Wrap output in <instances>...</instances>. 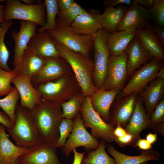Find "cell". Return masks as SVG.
Listing matches in <instances>:
<instances>
[{"mask_svg":"<svg viewBox=\"0 0 164 164\" xmlns=\"http://www.w3.org/2000/svg\"><path fill=\"white\" fill-rule=\"evenodd\" d=\"M80 110L84 125L86 128L91 129V134L93 137L107 143L114 141L113 132L115 128L104 121L95 111L89 97H85Z\"/></svg>","mask_w":164,"mask_h":164,"instance_id":"obj_6","label":"cell"},{"mask_svg":"<svg viewBox=\"0 0 164 164\" xmlns=\"http://www.w3.org/2000/svg\"><path fill=\"white\" fill-rule=\"evenodd\" d=\"M60 56L46 58L44 66L41 71L31 80L34 87L49 81L55 80L64 73L65 67Z\"/></svg>","mask_w":164,"mask_h":164,"instance_id":"obj_24","label":"cell"},{"mask_svg":"<svg viewBox=\"0 0 164 164\" xmlns=\"http://www.w3.org/2000/svg\"><path fill=\"white\" fill-rule=\"evenodd\" d=\"M82 103L77 97H73L67 101L60 104L62 118L72 119L80 110Z\"/></svg>","mask_w":164,"mask_h":164,"instance_id":"obj_34","label":"cell"},{"mask_svg":"<svg viewBox=\"0 0 164 164\" xmlns=\"http://www.w3.org/2000/svg\"><path fill=\"white\" fill-rule=\"evenodd\" d=\"M139 93L140 97L144 103L145 109L150 116L162 98L164 93V80L156 78L145 89Z\"/></svg>","mask_w":164,"mask_h":164,"instance_id":"obj_25","label":"cell"},{"mask_svg":"<svg viewBox=\"0 0 164 164\" xmlns=\"http://www.w3.org/2000/svg\"><path fill=\"white\" fill-rule=\"evenodd\" d=\"M27 49L45 59L60 56L55 41L46 31L36 32L30 40Z\"/></svg>","mask_w":164,"mask_h":164,"instance_id":"obj_12","label":"cell"},{"mask_svg":"<svg viewBox=\"0 0 164 164\" xmlns=\"http://www.w3.org/2000/svg\"><path fill=\"white\" fill-rule=\"evenodd\" d=\"M85 11L84 8L75 2L67 10L62 12H59L57 15L58 19L70 25L78 16Z\"/></svg>","mask_w":164,"mask_h":164,"instance_id":"obj_36","label":"cell"},{"mask_svg":"<svg viewBox=\"0 0 164 164\" xmlns=\"http://www.w3.org/2000/svg\"><path fill=\"white\" fill-rule=\"evenodd\" d=\"M150 116L146 112L140 97L137 96L134 110L125 130L136 139L143 130L151 128Z\"/></svg>","mask_w":164,"mask_h":164,"instance_id":"obj_20","label":"cell"},{"mask_svg":"<svg viewBox=\"0 0 164 164\" xmlns=\"http://www.w3.org/2000/svg\"><path fill=\"white\" fill-rule=\"evenodd\" d=\"M150 19L155 25L164 27V0H155L153 6L149 10Z\"/></svg>","mask_w":164,"mask_h":164,"instance_id":"obj_38","label":"cell"},{"mask_svg":"<svg viewBox=\"0 0 164 164\" xmlns=\"http://www.w3.org/2000/svg\"><path fill=\"white\" fill-rule=\"evenodd\" d=\"M55 43L60 56L71 67L84 94L86 97H89L97 90L92 82L91 74L94 70V64L82 54Z\"/></svg>","mask_w":164,"mask_h":164,"instance_id":"obj_2","label":"cell"},{"mask_svg":"<svg viewBox=\"0 0 164 164\" xmlns=\"http://www.w3.org/2000/svg\"><path fill=\"white\" fill-rule=\"evenodd\" d=\"M136 36L142 46L152 57L164 61L163 46L153 31L149 23L145 29L136 30Z\"/></svg>","mask_w":164,"mask_h":164,"instance_id":"obj_23","label":"cell"},{"mask_svg":"<svg viewBox=\"0 0 164 164\" xmlns=\"http://www.w3.org/2000/svg\"><path fill=\"white\" fill-rule=\"evenodd\" d=\"M107 151L115 160L116 164H140L144 162L160 159V152L152 149L141 151L137 156H131L123 154L117 150L112 145H108Z\"/></svg>","mask_w":164,"mask_h":164,"instance_id":"obj_27","label":"cell"},{"mask_svg":"<svg viewBox=\"0 0 164 164\" xmlns=\"http://www.w3.org/2000/svg\"><path fill=\"white\" fill-rule=\"evenodd\" d=\"M55 143L43 142L28 149L18 158L19 164H62L56 153Z\"/></svg>","mask_w":164,"mask_h":164,"instance_id":"obj_10","label":"cell"},{"mask_svg":"<svg viewBox=\"0 0 164 164\" xmlns=\"http://www.w3.org/2000/svg\"><path fill=\"white\" fill-rule=\"evenodd\" d=\"M152 145L146 139H142L139 138L136 141L134 146L138 147L139 149L146 150L152 149Z\"/></svg>","mask_w":164,"mask_h":164,"instance_id":"obj_45","label":"cell"},{"mask_svg":"<svg viewBox=\"0 0 164 164\" xmlns=\"http://www.w3.org/2000/svg\"><path fill=\"white\" fill-rule=\"evenodd\" d=\"M127 133L122 127L120 125L118 124L115 128L113 134L114 137L119 138L123 136Z\"/></svg>","mask_w":164,"mask_h":164,"instance_id":"obj_48","label":"cell"},{"mask_svg":"<svg viewBox=\"0 0 164 164\" xmlns=\"http://www.w3.org/2000/svg\"><path fill=\"white\" fill-rule=\"evenodd\" d=\"M127 56L110 55L108 73L103 88L105 90L122 89L127 76Z\"/></svg>","mask_w":164,"mask_h":164,"instance_id":"obj_11","label":"cell"},{"mask_svg":"<svg viewBox=\"0 0 164 164\" xmlns=\"http://www.w3.org/2000/svg\"><path fill=\"white\" fill-rule=\"evenodd\" d=\"M47 31L55 42L87 57L94 48L93 36L77 33L70 25L58 19H56V29Z\"/></svg>","mask_w":164,"mask_h":164,"instance_id":"obj_4","label":"cell"},{"mask_svg":"<svg viewBox=\"0 0 164 164\" xmlns=\"http://www.w3.org/2000/svg\"><path fill=\"white\" fill-rule=\"evenodd\" d=\"M0 68H1V67H0Z\"/></svg>","mask_w":164,"mask_h":164,"instance_id":"obj_56","label":"cell"},{"mask_svg":"<svg viewBox=\"0 0 164 164\" xmlns=\"http://www.w3.org/2000/svg\"><path fill=\"white\" fill-rule=\"evenodd\" d=\"M155 0H133L132 2L149 10L153 6Z\"/></svg>","mask_w":164,"mask_h":164,"instance_id":"obj_46","label":"cell"},{"mask_svg":"<svg viewBox=\"0 0 164 164\" xmlns=\"http://www.w3.org/2000/svg\"><path fill=\"white\" fill-rule=\"evenodd\" d=\"M12 127L6 128L16 145L29 149L43 143L36 130L29 110L17 104Z\"/></svg>","mask_w":164,"mask_h":164,"instance_id":"obj_3","label":"cell"},{"mask_svg":"<svg viewBox=\"0 0 164 164\" xmlns=\"http://www.w3.org/2000/svg\"><path fill=\"white\" fill-rule=\"evenodd\" d=\"M156 78L164 79V67L163 66L158 71L156 77Z\"/></svg>","mask_w":164,"mask_h":164,"instance_id":"obj_52","label":"cell"},{"mask_svg":"<svg viewBox=\"0 0 164 164\" xmlns=\"http://www.w3.org/2000/svg\"><path fill=\"white\" fill-rule=\"evenodd\" d=\"M9 164H19L17 161V159L15 161L12 162Z\"/></svg>","mask_w":164,"mask_h":164,"instance_id":"obj_54","label":"cell"},{"mask_svg":"<svg viewBox=\"0 0 164 164\" xmlns=\"http://www.w3.org/2000/svg\"><path fill=\"white\" fill-rule=\"evenodd\" d=\"M11 83L18 92L22 107L31 110L41 102V96L30 79L16 75Z\"/></svg>","mask_w":164,"mask_h":164,"instance_id":"obj_15","label":"cell"},{"mask_svg":"<svg viewBox=\"0 0 164 164\" xmlns=\"http://www.w3.org/2000/svg\"><path fill=\"white\" fill-rule=\"evenodd\" d=\"M104 13L94 10L86 11L78 16L70 25L76 32L82 35L93 36L102 28Z\"/></svg>","mask_w":164,"mask_h":164,"instance_id":"obj_14","label":"cell"},{"mask_svg":"<svg viewBox=\"0 0 164 164\" xmlns=\"http://www.w3.org/2000/svg\"><path fill=\"white\" fill-rule=\"evenodd\" d=\"M131 0H106L104 3V5L106 8L114 7L118 5H126L130 6L132 3Z\"/></svg>","mask_w":164,"mask_h":164,"instance_id":"obj_41","label":"cell"},{"mask_svg":"<svg viewBox=\"0 0 164 164\" xmlns=\"http://www.w3.org/2000/svg\"><path fill=\"white\" fill-rule=\"evenodd\" d=\"M38 26L31 22L21 20L19 31H13L12 32V36L15 43L13 67L18 62L24 52L27 50L30 40L36 32Z\"/></svg>","mask_w":164,"mask_h":164,"instance_id":"obj_17","label":"cell"},{"mask_svg":"<svg viewBox=\"0 0 164 164\" xmlns=\"http://www.w3.org/2000/svg\"><path fill=\"white\" fill-rule=\"evenodd\" d=\"M126 53L127 56V77L153 58L142 46L136 35L128 46Z\"/></svg>","mask_w":164,"mask_h":164,"instance_id":"obj_21","label":"cell"},{"mask_svg":"<svg viewBox=\"0 0 164 164\" xmlns=\"http://www.w3.org/2000/svg\"><path fill=\"white\" fill-rule=\"evenodd\" d=\"M46 14L44 25L36 30V32L52 31L56 28V16L59 12L57 0H45Z\"/></svg>","mask_w":164,"mask_h":164,"instance_id":"obj_31","label":"cell"},{"mask_svg":"<svg viewBox=\"0 0 164 164\" xmlns=\"http://www.w3.org/2000/svg\"><path fill=\"white\" fill-rule=\"evenodd\" d=\"M134 29L117 31L108 32L106 37L107 46L110 55H122L136 35Z\"/></svg>","mask_w":164,"mask_h":164,"instance_id":"obj_19","label":"cell"},{"mask_svg":"<svg viewBox=\"0 0 164 164\" xmlns=\"http://www.w3.org/2000/svg\"><path fill=\"white\" fill-rule=\"evenodd\" d=\"M108 32L106 29L102 28L93 36L94 77L96 84L100 88L103 86L107 77L110 55L106 42Z\"/></svg>","mask_w":164,"mask_h":164,"instance_id":"obj_8","label":"cell"},{"mask_svg":"<svg viewBox=\"0 0 164 164\" xmlns=\"http://www.w3.org/2000/svg\"><path fill=\"white\" fill-rule=\"evenodd\" d=\"M152 29L160 41L162 46H164V28L156 25L151 26Z\"/></svg>","mask_w":164,"mask_h":164,"instance_id":"obj_42","label":"cell"},{"mask_svg":"<svg viewBox=\"0 0 164 164\" xmlns=\"http://www.w3.org/2000/svg\"><path fill=\"white\" fill-rule=\"evenodd\" d=\"M5 6L0 4V23L5 22Z\"/></svg>","mask_w":164,"mask_h":164,"instance_id":"obj_51","label":"cell"},{"mask_svg":"<svg viewBox=\"0 0 164 164\" xmlns=\"http://www.w3.org/2000/svg\"><path fill=\"white\" fill-rule=\"evenodd\" d=\"M24 3L29 5H33L35 4L36 0H22Z\"/></svg>","mask_w":164,"mask_h":164,"instance_id":"obj_53","label":"cell"},{"mask_svg":"<svg viewBox=\"0 0 164 164\" xmlns=\"http://www.w3.org/2000/svg\"><path fill=\"white\" fill-rule=\"evenodd\" d=\"M150 19L148 10L132 2L128 8L118 27L117 31H120L130 29L136 30L143 29L149 23Z\"/></svg>","mask_w":164,"mask_h":164,"instance_id":"obj_13","label":"cell"},{"mask_svg":"<svg viewBox=\"0 0 164 164\" xmlns=\"http://www.w3.org/2000/svg\"><path fill=\"white\" fill-rule=\"evenodd\" d=\"M137 96V94H132L116 103L112 111L109 114L108 123L114 128L118 124L125 126L132 114Z\"/></svg>","mask_w":164,"mask_h":164,"instance_id":"obj_18","label":"cell"},{"mask_svg":"<svg viewBox=\"0 0 164 164\" xmlns=\"http://www.w3.org/2000/svg\"><path fill=\"white\" fill-rule=\"evenodd\" d=\"M157 136L156 133H149L146 136V139L151 144L155 142L157 140Z\"/></svg>","mask_w":164,"mask_h":164,"instance_id":"obj_50","label":"cell"},{"mask_svg":"<svg viewBox=\"0 0 164 164\" xmlns=\"http://www.w3.org/2000/svg\"><path fill=\"white\" fill-rule=\"evenodd\" d=\"M27 150L14 144L9 138L5 127L0 125V164H9L15 161Z\"/></svg>","mask_w":164,"mask_h":164,"instance_id":"obj_26","label":"cell"},{"mask_svg":"<svg viewBox=\"0 0 164 164\" xmlns=\"http://www.w3.org/2000/svg\"><path fill=\"white\" fill-rule=\"evenodd\" d=\"M16 75L12 70L8 71L0 68V96L7 95L13 90L11 82Z\"/></svg>","mask_w":164,"mask_h":164,"instance_id":"obj_37","label":"cell"},{"mask_svg":"<svg viewBox=\"0 0 164 164\" xmlns=\"http://www.w3.org/2000/svg\"><path fill=\"white\" fill-rule=\"evenodd\" d=\"M128 9L124 5H120L115 7L106 8L104 12L102 27L108 32L118 31V27Z\"/></svg>","mask_w":164,"mask_h":164,"instance_id":"obj_29","label":"cell"},{"mask_svg":"<svg viewBox=\"0 0 164 164\" xmlns=\"http://www.w3.org/2000/svg\"><path fill=\"white\" fill-rule=\"evenodd\" d=\"M137 139L133 135L127 133L120 137H114V141H115L119 146L124 148L128 145H134V143L135 145Z\"/></svg>","mask_w":164,"mask_h":164,"instance_id":"obj_40","label":"cell"},{"mask_svg":"<svg viewBox=\"0 0 164 164\" xmlns=\"http://www.w3.org/2000/svg\"><path fill=\"white\" fill-rule=\"evenodd\" d=\"M107 143L101 140L97 149L88 151L84 156L81 164H116L114 159L111 157L106 151Z\"/></svg>","mask_w":164,"mask_h":164,"instance_id":"obj_30","label":"cell"},{"mask_svg":"<svg viewBox=\"0 0 164 164\" xmlns=\"http://www.w3.org/2000/svg\"><path fill=\"white\" fill-rule=\"evenodd\" d=\"M163 62L153 57L133 73L129 80L123 88L121 95L125 97L139 93L147 84L156 78L159 70L163 66Z\"/></svg>","mask_w":164,"mask_h":164,"instance_id":"obj_7","label":"cell"},{"mask_svg":"<svg viewBox=\"0 0 164 164\" xmlns=\"http://www.w3.org/2000/svg\"><path fill=\"white\" fill-rule=\"evenodd\" d=\"M150 118L152 125L164 121V98L156 106Z\"/></svg>","mask_w":164,"mask_h":164,"instance_id":"obj_39","label":"cell"},{"mask_svg":"<svg viewBox=\"0 0 164 164\" xmlns=\"http://www.w3.org/2000/svg\"><path fill=\"white\" fill-rule=\"evenodd\" d=\"M5 22L20 19L35 23L41 27L46 22V10L44 3L29 5L18 0L6 1Z\"/></svg>","mask_w":164,"mask_h":164,"instance_id":"obj_5","label":"cell"},{"mask_svg":"<svg viewBox=\"0 0 164 164\" xmlns=\"http://www.w3.org/2000/svg\"><path fill=\"white\" fill-rule=\"evenodd\" d=\"M73 120L62 118L59 127V137L55 143L57 148H62L73 128Z\"/></svg>","mask_w":164,"mask_h":164,"instance_id":"obj_35","label":"cell"},{"mask_svg":"<svg viewBox=\"0 0 164 164\" xmlns=\"http://www.w3.org/2000/svg\"><path fill=\"white\" fill-rule=\"evenodd\" d=\"M164 122L152 125L151 128L155 131L164 135Z\"/></svg>","mask_w":164,"mask_h":164,"instance_id":"obj_49","label":"cell"},{"mask_svg":"<svg viewBox=\"0 0 164 164\" xmlns=\"http://www.w3.org/2000/svg\"><path fill=\"white\" fill-rule=\"evenodd\" d=\"M140 164H148L147 162H142Z\"/></svg>","mask_w":164,"mask_h":164,"instance_id":"obj_55","label":"cell"},{"mask_svg":"<svg viewBox=\"0 0 164 164\" xmlns=\"http://www.w3.org/2000/svg\"><path fill=\"white\" fill-rule=\"evenodd\" d=\"M74 159L73 164H81L82 159L84 156L85 152H77L76 149L73 150Z\"/></svg>","mask_w":164,"mask_h":164,"instance_id":"obj_47","label":"cell"},{"mask_svg":"<svg viewBox=\"0 0 164 164\" xmlns=\"http://www.w3.org/2000/svg\"><path fill=\"white\" fill-rule=\"evenodd\" d=\"M100 142L93 137L86 129L81 116L77 114L73 120V130L62 149L66 156L77 147H84L86 151L95 150Z\"/></svg>","mask_w":164,"mask_h":164,"instance_id":"obj_9","label":"cell"},{"mask_svg":"<svg viewBox=\"0 0 164 164\" xmlns=\"http://www.w3.org/2000/svg\"><path fill=\"white\" fill-rule=\"evenodd\" d=\"M29 112L43 142L56 143L59 137V127L62 118L60 105L42 100Z\"/></svg>","mask_w":164,"mask_h":164,"instance_id":"obj_1","label":"cell"},{"mask_svg":"<svg viewBox=\"0 0 164 164\" xmlns=\"http://www.w3.org/2000/svg\"></svg>","mask_w":164,"mask_h":164,"instance_id":"obj_57","label":"cell"},{"mask_svg":"<svg viewBox=\"0 0 164 164\" xmlns=\"http://www.w3.org/2000/svg\"><path fill=\"white\" fill-rule=\"evenodd\" d=\"M13 23L12 20L0 23V67L4 70L11 71L8 65L9 52L4 42L5 35Z\"/></svg>","mask_w":164,"mask_h":164,"instance_id":"obj_32","label":"cell"},{"mask_svg":"<svg viewBox=\"0 0 164 164\" xmlns=\"http://www.w3.org/2000/svg\"><path fill=\"white\" fill-rule=\"evenodd\" d=\"M19 98L18 92L14 87L13 90L5 97L0 99V107L14 124L15 119L16 108Z\"/></svg>","mask_w":164,"mask_h":164,"instance_id":"obj_33","label":"cell"},{"mask_svg":"<svg viewBox=\"0 0 164 164\" xmlns=\"http://www.w3.org/2000/svg\"><path fill=\"white\" fill-rule=\"evenodd\" d=\"M121 90H106L103 87L90 95L91 105L95 111L108 123L112 104Z\"/></svg>","mask_w":164,"mask_h":164,"instance_id":"obj_22","label":"cell"},{"mask_svg":"<svg viewBox=\"0 0 164 164\" xmlns=\"http://www.w3.org/2000/svg\"><path fill=\"white\" fill-rule=\"evenodd\" d=\"M46 60V59L40 57L27 49L24 52L12 70L17 75L31 80L41 71Z\"/></svg>","mask_w":164,"mask_h":164,"instance_id":"obj_16","label":"cell"},{"mask_svg":"<svg viewBox=\"0 0 164 164\" xmlns=\"http://www.w3.org/2000/svg\"><path fill=\"white\" fill-rule=\"evenodd\" d=\"M59 12H64L69 9L75 2L73 0H57Z\"/></svg>","mask_w":164,"mask_h":164,"instance_id":"obj_43","label":"cell"},{"mask_svg":"<svg viewBox=\"0 0 164 164\" xmlns=\"http://www.w3.org/2000/svg\"><path fill=\"white\" fill-rule=\"evenodd\" d=\"M64 77L53 81L39 84L35 87L42 100L48 102L60 105L59 98L66 84Z\"/></svg>","mask_w":164,"mask_h":164,"instance_id":"obj_28","label":"cell"},{"mask_svg":"<svg viewBox=\"0 0 164 164\" xmlns=\"http://www.w3.org/2000/svg\"><path fill=\"white\" fill-rule=\"evenodd\" d=\"M0 124L4 126L5 129L11 128L14 125V124L7 115L4 112L0 111Z\"/></svg>","mask_w":164,"mask_h":164,"instance_id":"obj_44","label":"cell"}]
</instances>
